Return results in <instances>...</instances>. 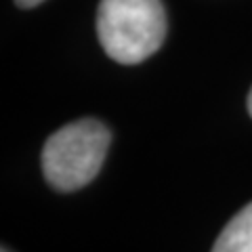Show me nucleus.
<instances>
[{"mask_svg": "<svg viewBox=\"0 0 252 252\" xmlns=\"http://www.w3.org/2000/svg\"><path fill=\"white\" fill-rule=\"evenodd\" d=\"M97 34L114 61L135 65L162 46L166 13L160 0H101Z\"/></svg>", "mask_w": 252, "mask_h": 252, "instance_id": "nucleus-1", "label": "nucleus"}, {"mask_svg": "<svg viewBox=\"0 0 252 252\" xmlns=\"http://www.w3.org/2000/svg\"><path fill=\"white\" fill-rule=\"evenodd\" d=\"M107 126L93 118L72 122L49 137L42 149V172L57 191H74L99 175L109 149Z\"/></svg>", "mask_w": 252, "mask_h": 252, "instance_id": "nucleus-2", "label": "nucleus"}, {"mask_svg": "<svg viewBox=\"0 0 252 252\" xmlns=\"http://www.w3.org/2000/svg\"><path fill=\"white\" fill-rule=\"evenodd\" d=\"M212 252H252V202L225 225Z\"/></svg>", "mask_w": 252, "mask_h": 252, "instance_id": "nucleus-3", "label": "nucleus"}, {"mask_svg": "<svg viewBox=\"0 0 252 252\" xmlns=\"http://www.w3.org/2000/svg\"><path fill=\"white\" fill-rule=\"evenodd\" d=\"M21 9H32V6H36V4H40L42 0H15Z\"/></svg>", "mask_w": 252, "mask_h": 252, "instance_id": "nucleus-4", "label": "nucleus"}, {"mask_svg": "<svg viewBox=\"0 0 252 252\" xmlns=\"http://www.w3.org/2000/svg\"><path fill=\"white\" fill-rule=\"evenodd\" d=\"M248 112H250V116H252V91H250V94H248Z\"/></svg>", "mask_w": 252, "mask_h": 252, "instance_id": "nucleus-5", "label": "nucleus"}, {"mask_svg": "<svg viewBox=\"0 0 252 252\" xmlns=\"http://www.w3.org/2000/svg\"><path fill=\"white\" fill-rule=\"evenodd\" d=\"M2 252H9V250H6V248H2Z\"/></svg>", "mask_w": 252, "mask_h": 252, "instance_id": "nucleus-6", "label": "nucleus"}]
</instances>
